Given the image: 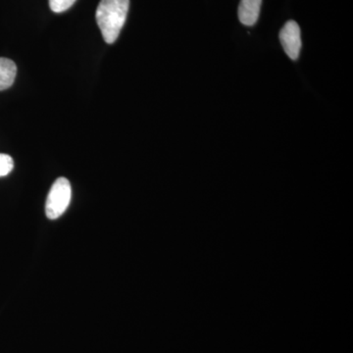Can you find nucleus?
Segmentation results:
<instances>
[{
    "mask_svg": "<svg viewBox=\"0 0 353 353\" xmlns=\"http://www.w3.org/2000/svg\"><path fill=\"white\" fill-rule=\"evenodd\" d=\"M14 168L12 157L0 153V176L8 175Z\"/></svg>",
    "mask_w": 353,
    "mask_h": 353,
    "instance_id": "7",
    "label": "nucleus"
},
{
    "mask_svg": "<svg viewBox=\"0 0 353 353\" xmlns=\"http://www.w3.org/2000/svg\"><path fill=\"white\" fill-rule=\"evenodd\" d=\"M51 10L55 13H62L68 10L75 3L76 0H48Z\"/></svg>",
    "mask_w": 353,
    "mask_h": 353,
    "instance_id": "6",
    "label": "nucleus"
},
{
    "mask_svg": "<svg viewBox=\"0 0 353 353\" xmlns=\"http://www.w3.org/2000/svg\"><path fill=\"white\" fill-rule=\"evenodd\" d=\"M130 0H101L95 13L105 43H115L126 22Z\"/></svg>",
    "mask_w": 353,
    "mask_h": 353,
    "instance_id": "1",
    "label": "nucleus"
},
{
    "mask_svg": "<svg viewBox=\"0 0 353 353\" xmlns=\"http://www.w3.org/2000/svg\"><path fill=\"white\" fill-rule=\"evenodd\" d=\"M17 75V66L12 60L0 57V90H7L13 85Z\"/></svg>",
    "mask_w": 353,
    "mask_h": 353,
    "instance_id": "5",
    "label": "nucleus"
},
{
    "mask_svg": "<svg viewBox=\"0 0 353 353\" xmlns=\"http://www.w3.org/2000/svg\"><path fill=\"white\" fill-rule=\"evenodd\" d=\"M280 41L288 57L296 60L301 50V29L296 21L285 23L280 32Z\"/></svg>",
    "mask_w": 353,
    "mask_h": 353,
    "instance_id": "3",
    "label": "nucleus"
},
{
    "mask_svg": "<svg viewBox=\"0 0 353 353\" xmlns=\"http://www.w3.org/2000/svg\"><path fill=\"white\" fill-rule=\"evenodd\" d=\"M72 189L66 178H59L51 187L46 199V213L48 219L55 220L61 217L71 201Z\"/></svg>",
    "mask_w": 353,
    "mask_h": 353,
    "instance_id": "2",
    "label": "nucleus"
},
{
    "mask_svg": "<svg viewBox=\"0 0 353 353\" xmlns=\"http://www.w3.org/2000/svg\"><path fill=\"white\" fill-rule=\"evenodd\" d=\"M262 0H241L239 19L243 25L253 26L259 20Z\"/></svg>",
    "mask_w": 353,
    "mask_h": 353,
    "instance_id": "4",
    "label": "nucleus"
}]
</instances>
